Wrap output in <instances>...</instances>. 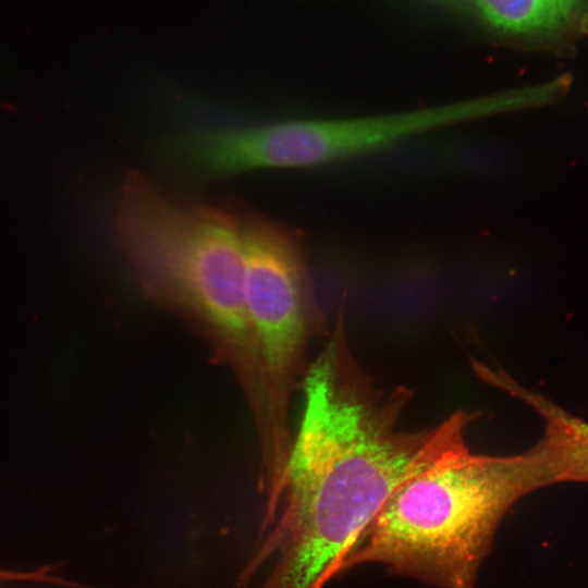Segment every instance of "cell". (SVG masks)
Instances as JSON below:
<instances>
[{
    "instance_id": "cell-7",
    "label": "cell",
    "mask_w": 588,
    "mask_h": 588,
    "mask_svg": "<svg viewBox=\"0 0 588 588\" xmlns=\"http://www.w3.org/2000/svg\"><path fill=\"white\" fill-rule=\"evenodd\" d=\"M51 568L40 567L30 572H17L11 569L0 568V583L7 581H38V583H50V584H64L68 585V581H64L58 577L51 576Z\"/></svg>"
},
{
    "instance_id": "cell-4",
    "label": "cell",
    "mask_w": 588,
    "mask_h": 588,
    "mask_svg": "<svg viewBox=\"0 0 588 588\" xmlns=\"http://www.w3.org/2000/svg\"><path fill=\"white\" fill-rule=\"evenodd\" d=\"M245 255V297L261 380L264 419L257 430L259 486H277L293 442L290 407L305 372V355L321 330L298 232L236 210Z\"/></svg>"
},
{
    "instance_id": "cell-2",
    "label": "cell",
    "mask_w": 588,
    "mask_h": 588,
    "mask_svg": "<svg viewBox=\"0 0 588 588\" xmlns=\"http://www.w3.org/2000/svg\"><path fill=\"white\" fill-rule=\"evenodd\" d=\"M531 408L541 438L510 455L476 454L463 444L403 480L348 548L338 574L384 566L433 588H475L497 530L524 497L568 481L569 436L556 403Z\"/></svg>"
},
{
    "instance_id": "cell-3",
    "label": "cell",
    "mask_w": 588,
    "mask_h": 588,
    "mask_svg": "<svg viewBox=\"0 0 588 588\" xmlns=\"http://www.w3.org/2000/svg\"><path fill=\"white\" fill-rule=\"evenodd\" d=\"M117 229L144 292L188 318L233 375L252 373L257 351L236 209L175 200L132 172Z\"/></svg>"
},
{
    "instance_id": "cell-1",
    "label": "cell",
    "mask_w": 588,
    "mask_h": 588,
    "mask_svg": "<svg viewBox=\"0 0 588 588\" xmlns=\"http://www.w3.org/2000/svg\"><path fill=\"white\" fill-rule=\"evenodd\" d=\"M299 388L301 421L254 559L272 560L261 588H322L394 489L465 444L474 418L460 409L433 427L401 428L411 391L375 387L352 353L342 311Z\"/></svg>"
},
{
    "instance_id": "cell-5",
    "label": "cell",
    "mask_w": 588,
    "mask_h": 588,
    "mask_svg": "<svg viewBox=\"0 0 588 588\" xmlns=\"http://www.w3.org/2000/svg\"><path fill=\"white\" fill-rule=\"evenodd\" d=\"M495 42L558 50L588 34V0H421Z\"/></svg>"
},
{
    "instance_id": "cell-6",
    "label": "cell",
    "mask_w": 588,
    "mask_h": 588,
    "mask_svg": "<svg viewBox=\"0 0 588 588\" xmlns=\"http://www.w3.org/2000/svg\"><path fill=\"white\" fill-rule=\"evenodd\" d=\"M566 418L573 436L572 482L588 483V420L569 412Z\"/></svg>"
}]
</instances>
